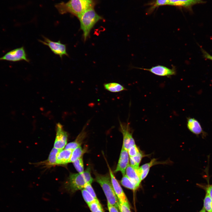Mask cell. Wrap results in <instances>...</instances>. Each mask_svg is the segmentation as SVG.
Segmentation results:
<instances>
[{
    "mask_svg": "<svg viewBox=\"0 0 212 212\" xmlns=\"http://www.w3.org/2000/svg\"><path fill=\"white\" fill-rule=\"evenodd\" d=\"M94 6L92 0H69L66 3H58L55 7L61 14L69 13L78 18L85 11L94 8Z\"/></svg>",
    "mask_w": 212,
    "mask_h": 212,
    "instance_id": "6da1fadb",
    "label": "cell"
},
{
    "mask_svg": "<svg viewBox=\"0 0 212 212\" xmlns=\"http://www.w3.org/2000/svg\"><path fill=\"white\" fill-rule=\"evenodd\" d=\"M200 212H205V209L203 208Z\"/></svg>",
    "mask_w": 212,
    "mask_h": 212,
    "instance_id": "e575fe53",
    "label": "cell"
},
{
    "mask_svg": "<svg viewBox=\"0 0 212 212\" xmlns=\"http://www.w3.org/2000/svg\"><path fill=\"white\" fill-rule=\"evenodd\" d=\"M60 150L54 147L51 151L47 159L44 163L49 165H56L57 155Z\"/></svg>",
    "mask_w": 212,
    "mask_h": 212,
    "instance_id": "ac0fdd59",
    "label": "cell"
},
{
    "mask_svg": "<svg viewBox=\"0 0 212 212\" xmlns=\"http://www.w3.org/2000/svg\"><path fill=\"white\" fill-rule=\"evenodd\" d=\"M43 37L44 40H39V42L48 46L54 54L59 56L61 59L63 56H68L65 44L61 43L60 41L54 42L45 37L43 36Z\"/></svg>",
    "mask_w": 212,
    "mask_h": 212,
    "instance_id": "8992f818",
    "label": "cell"
},
{
    "mask_svg": "<svg viewBox=\"0 0 212 212\" xmlns=\"http://www.w3.org/2000/svg\"><path fill=\"white\" fill-rule=\"evenodd\" d=\"M81 192L83 197L87 205L97 199L94 198L85 189H82Z\"/></svg>",
    "mask_w": 212,
    "mask_h": 212,
    "instance_id": "d4e9b609",
    "label": "cell"
},
{
    "mask_svg": "<svg viewBox=\"0 0 212 212\" xmlns=\"http://www.w3.org/2000/svg\"><path fill=\"white\" fill-rule=\"evenodd\" d=\"M127 151L129 157L134 156L139 152V150L136 145L130 147Z\"/></svg>",
    "mask_w": 212,
    "mask_h": 212,
    "instance_id": "f546056e",
    "label": "cell"
},
{
    "mask_svg": "<svg viewBox=\"0 0 212 212\" xmlns=\"http://www.w3.org/2000/svg\"><path fill=\"white\" fill-rule=\"evenodd\" d=\"M129 164L127 150L122 148L118 163L114 172L120 171L123 175L125 174L126 168Z\"/></svg>",
    "mask_w": 212,
    "mask_h": 212,
    "instance_id": "7c38bea8",
    "label": "cell"
},
{
    "mask_svg": "<svg viewBox=\"0 0 212 212\" xmlns=\"http://www.w3.org/2000/svg\"><path fill=\"white\" fill-rule=\"evenodd\" d=\"M88 205L92 212H104L101 203L97 199L89 204Z\"/></svg>",
    "mask_w": 212,
    "mask_h": 212,
    "instance_id": "7402d4cb",
    "label": "cell"
},
{
    "mask_svg": "<svg viewBox=\"0 0 212 212\" xmlns=\"http://www.w3.org/2000/svg\"><path fill=\"white\" fill-rule=\"evenodd\" d=\"M56 134L54 147L60 150L63 149L67 145L68 135L64 130L63 125L57 123L56 126Z\"/></svg>",
    "mask_w": 212,
    "mask_h": 212,
    "instance_id": "9c48e42d",
    "label": "cell"
},
{
    "mask_svg": "<svg viewBox=\"0 0 212 212\" xmlns=\"http://www.w3.org/2000/svg\"><path fill=\"white\" fill-rule=\"evenodd\" d=\"M86 151L85 149H83L80 145L73 150L69 163H73L77 159L82 157Z\"/></svg>",
    "mask_w": 212,
    "mask_h": 212,
    "instance_id": "d6986e66",
    "label": "cell"
},
{
    "mask_svg": "<svg viewBox=\"0 0 212 212\" xmlns=\"http://www.w3.org/2000/svg\"><path fill=\"white\" fill-rule=\"evenodd\" d=\"M108 166L112 184L119 202L122 203L129 204L127 198L121 186L108 165Z\"/></svg>",
    "mask_w": 212,
    "mask_h": 212,
    "instance_id": "30bf717a",
    "label": "cell"
},
{
    "mask_svg": "<svg viewBox=\"0 0 212 212\" xmlns=\"http://www.w3.org/2000/svg\"><path fill=\"white\" fill-rule=\"evenodd\" d=\"M84 188L94 198L97 199L95 193L90 183H87L85 185Z\"/></svg>",
    "mask_w": 212,
    "mask_h": 212,
    "instance_id": "4dcf8cb0",
    "label": "cell"
},
{
    "mask_svg": "<svg viewBox=\"0 0 212 212\" xmlns=\"http://www.w3.org/2000/svg\"><path fill=\"white\" fill-rule=\"evenodd\" d=\"M89 122V120L85 124L82 131L78 135L75 140L67 144L65 147L64 149H70L73 150L80 145L82 141L86 136V132L85 130Z\"/></svg>",
    "mask_w": 212,
    "mask_h": 212,
    "instance_id": "5bb4252c",
    "label": "cell"
},
{
    "mask_svg": "<svg viewBox=\"0 0 212 212\" xmlns=\"http://www.w3.org/2000/svg\"><path fill=\"white\" fill-rule=\"evenodd\" d=\"M78 19L80 22V29L83 32L84 40L85 41L92 29L102 18L96 13L94 8H93L85 11Z\"/></svg>",
    "mask_w": 212,
    "mask_h": 212,
    "instance_id": "7a4b0ae2",
    "label": "cell"
},
{
    "mask_svg": "<svg viewBox=\"0 0 212 212\" xmlns=\"http://www.w3.org/2000/svg\"><path fill=\"white\" fill-rule=\"evenodd\" d=\"M0 60H6L13 62L24 60L27 62H29L23 47L13 49L9 52L4 56L0 57Z\"/></svg>",
    "mask_w": 212,
    "mask_h": 212,
    "instance_id": "5b68a950",
    "label": "cell"
},
{
    "mask_svg": "<svg viewBox=\"0 0 212 212\" xmlns=\"http://www.w3.org/2000/svg\"><path fill=\"white\" fill-rule=\"evenodd\" d=\"M164 5H169L168 0H156L152 8L153 9L159 6Z\"/></svg>",
    "mask_w": 212,
    "mask_h": 212,
    "instance_id": "1f68e13d",
    "label": "cell"
},
{
    "mask_svg": "<svg viewBox=\"0 0 212 212\" xmlns=\"http://www.w3.org/2000/svg\"><path fill=\"white\" fill-rule=\"evenodd\" d=\"M143 157L142 153L140 152L135 156L130 157V165L135 169H138Z\"/></svg>",
    "mask_w": 212,
    "mask_h": 212,
    "instance_id": "44dd1931",
    "label": "cell"
},
{
    "mask_svg": "<svg viewBox=\"0 0 212 212\" xmlns=\"http://www.w3.org/2000/svg\"><path fill=\"white\" fill-rule=\"evenodd\" d=\"M107 208L109 212H119L118 208L115 206L108 203L107 204Z\"/></svg>",
    "mask_w": 212,
    "mask_h": 212,
    "instance_id": "d6a6232c",
    "label": "cell"
},
{
    "mask_svg": "<svg viewBox=\"0 0 212 212\" xmlns=\"http://www.w3.org/2000/svg\"><path fill=\"white\" fill-rule=\"evenodd\" d=\"M95 180L101 186L107 199V203L118 209L119 201L114 191L111 179L108 175H101L95 172Z\"/></svg>",
    "mask_w": 212,
    "mask_h": 212,
    "instance_id": "3957f363",
    "label": "cell"
},
{
    "mask_svg": "<svg viewBox=\"0 0 212 212\" xmlns=\"http://www.w3.org/2000/svg\"><path fill=\"white\" fill-rule=\"evenodd\" d=\"M73 163L75 168L79 173H83L84 168L82 157L77 159Z\"/></svg>",
    "mask_w": 212,
    "mask_h": 212,
    "instance_id": "cb8c5ba5",
    "label": "cell"
},
{
    "mask_svg": "<svg viewBox=\"0 0 212 212\" xmlns=\"http://www.w3.org/2000/svg\"><path fill=\"white\" fill-rule=\"evenodd\" d=\"M73 150L62 149L58 153L57 156V165H65L69 163Z\"/></svg>",
    "mask_w": 212,
    "mask_h": 212,
    "instance_id": "4fadbf2b",
    "label": "cell"
},
{
    "mask_svg": "<svg viewBox=\"0 0 212 212\" xmlns=\"http://www.w3.org/2000/svg\"><path fill=\"white\" fill-rule=\"evenodd\" d=\"M187 126L191 132L197 135H201L203 138L207 135L206 133L203 130L200 122L194 118H187Z\"/></svg>",
    "mask_w": 212,
    "mask_h": 212,
    "instance_id": "8fae6325",
    "label": "cell"
},
{
    "mask_svg": "<svg viewBox=\"0 0 212 212\" xmlns=\"http://www.w3.org/2000/svg\"><path fill=\"white\" fill-rule=\"evenodd\" d=\"M204 208L208 212H212V201L208 193L206 194L204 199Z\"/></svg>",
    "mask_w": 212,
    "mask_h": 212,
    "instance_id": "603a6c76",
    "label": "cell"
},
{
    "mask_svg": "<svg viewBox=\"0 0 212 212\" xmlns=\"http://www.w3.org/2000/svg\"><path fill=\"white\" fill-rule=\"evenodd\" d=\"M201 50L203 53V57L205 58L212 61V56L210 55L203 49H201Z\"/></svg>",
    "mask_w": 212,
    "mask_h": 212,
    "instance_id": "836d02e7",
    "label": "cell"
},
{
    "mask_svg": "<svg viewBox=\"0 0 212 212\" xmlns=\"http://www.w3.org/2000/svg\"><path fill=\"white\" fill-rule=\"evenodd\" d=\"M105 88L107 90L113 92H117L126 90L121 84L116 82H110L104 84Z\"/></svg>",
    "mask_w": 212,
    "mask_h": 212,
    "instance_id": "e0dca14e",
    "label": "cell"
},
{
    "mask_svg": "<svg viewBox=\"0 0 212 212\" xmlns=\"http://www.w3.org/2000/svg\"><path fill=\"white\" fill-rule=\"evenodd\" d=\"M169 5L189 7L195 4L203 3L202 0H168Z\"/></svg>",
    "mask_w": 212,
    "mask_h": 212,
    "instance_id": "2e32d148",
    "label": "cell"
},
{
    "mask_svg": "<svg viewBox=\"0 0 212 212\" xmlns=\"http://www.w3.org/2000/svg\"><path fill=\"white\" fill-rule=\"evenodd\" d=\"M136 68L146 70L156 75L162 77H170L176 75V69L174 66L172 68L162 65H158L148 69L139 67Z\"/></svg>",
    "mask_w": 212,
    "mask_h": 212,
    "instance_id": "ba28073f",
    "label": "cell"
},
{
    "mask_svg": "<svg viewBox=\"0 0 212 212\" xmlns=\"http://www.w3.org/2000/svg\"><path fill=\"white\" fill-rule=\"evenodd\" d=\"M90 172V168L88 167L84 171L83 174L87 183L91 184L93 182L94 179L91 176Z\"/></svg>",
    "mask_w": 212,
    "mask_h": 212,
    "instance_id": "484cf974",
    "label": "cell"
},
{
    "mask_svg": "<svg viewBox=\"0 0 212 212\" xmlns=\"http://www.w3.org/2000/svg\"><path fill=\"white\" fill-rule=\"evenodd\" d=\"M118 209L120 212H131L129 204L119 202Z\"/></svg>",
    "mask_w": 212,
    "mask_h": 212,
    "instance_id": "83f0119b",
    "label": "cell"
},
{
    "mask_svg": "<svg viewBox=\"0 0 212 212\" xmlns=\"http://www.w3.org/2000/svg\"><path fill=\"white\" fill-rule=\"evenodd\" d=\"M156 163L155 159H153L151 160L149 163H145L143 165L140 167H139V168L141 170H149L150 168L154 165Z\"/></svg>",
    "mask_w": 212,
    "mask_h": 212,
    "instance_id": "f1b7e54d",
    "label": "cell"
},
{
    "mask_svg": "<svg viewBox=\"0 0 212 212\" xmlns=\"http://www.w3.org/2000/svg\"><path fill=\"white\" fill-rule=\"evenodd\" d=\"M120 130L123 136L122 148L128 150L131 147L135 145L130 128L128 123L122 122L119 120Z\"/></svg>",
    "mask_w": 212,
    "mask_h": 212,
    "instance_id": "52a82bcc",
    "label": "cell"
},
{
    "mask_svg": "<svg viewBox=\"0 0 212 212\" xmlns=\"http://www.w3.org/2000/svg\"><path fill=\"white\" fill-rule=\"evenodd\" d=\"M121 183L124 187L133 191L138 188L125 174L123 175Z\"/></svg>",
    "mask_w": 212,
    "mask_h": 212,
    "instance_id": "ffe728a7",
    "label": "cell"
},
{
    "mask_svg": "<svg viewBox=\"0 0 212 212\" xmlns=\"http://www.w3.org/2000/svg\"><path fill=\"white\" fill-rule=\"evenodd\" d=\"M87 183L82 173H71L65 184L66 191L71 193L84 188Z\"/></svg>",
    "mask_w": 212,
    "mask_h": 212,
    "instance_id": "277c9868",
    "label": "cell"
},
{
    "mask_svg": "<svg viewBox=\"0 0 212 212\" xmlns=\"http://www.w3.org/2000/svg\"><path fill=\"white\" fill-rule=\"evenodd\" d=\"M209 181L208 180V183L207 184H198V185L206 190V192L208 193L212 201V184H209Z\"/></svg>",
    "mask_w": 212,
    "mask_h": 212,
    "instance_id": "4316f807",
    "label": "cell"
},
{
    "mask_svg": "<svg viewBox=\"0 0 212 212\" xmlns=\"http://www.w3.org/2000/svg\"><path fill=\"white\" fill-rule=\"evenodd\" d=\"M125 173L126 175L138 188L140 186L141 180L136 170L129 164L126 168Z\"/></svg>",
    "mask_w": 212,
    "mask_h": 212,
    "instance_id": "9a60e30c",
    "label": "cell"
}]
</instances>
